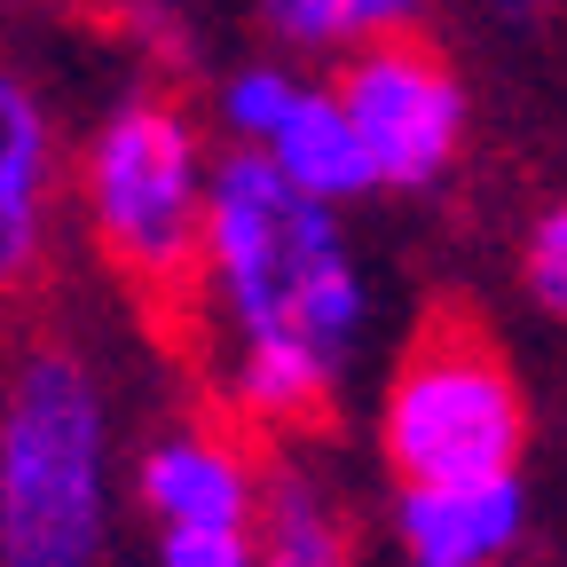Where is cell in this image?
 I'll return each instance as SVG.
<instances>
[{"mask_svg":"<svg viewBox=\"0 0 567 567\" xmlns=\"http://www.w3.org/2000/svg\"><path fill=\"white\" fill-rule=\"evenodd\" d=\"M205 205H213V166L174 103L126 95L87 151V213L111 268H126L151 292L189 284L205 260Z\"/></svg>","mask_w":567,"mask_h":567,"instance_id":"3957f363","label":"cell"},{"mask_svg":"<svg viewBox=\"0 0 567 567\" xmlns=\"http://www.w3.org/2000/svg\"><path fill=\"white\" fill-rule=\"evenodd\" d=\"M339 103L363 126L379 189H425L465 142V95L450 80V63L434 48H417V40L354 48L347 80H339Z\"/></svg>","mask_w":567,"mask_h":567,"instance_id":"5b68a950","label":"cell"},{"mask_svg":"<svg viewBox=\"0 0 567 567\" xmlns=\"http://www.w3.org/2000/svg\"><path fill=\"white\" fill-rule=\"evenodd\" d=\"M379 442H386L402 481H496V473H520L528 410H520V386L505 371V354H496L481 331H465V323L425 331L410 347V363L394 371V386H386Z\"/></svg>","mask_w":567,"mask_h":567,"instance_id":"277c9868","label":"cell"},{"mask_svg":"<svg viewBox=\"0 0 567 567\" xmlns=\"http://www.w3.org/2000/svg\"><path fill=\"white\" fill-rule=\"evenodd\" d=\"M205 268L229 300L237 339L308 347L331 371L347 363L354 331H363V276L347 260L331 205L292 189L260 151H237L213 166Z\"/></svg>","mask_w":567,"mask_h":567,"instance_id":"6da1fadb","label":"cell"},{"mask_svg":"<svg viewBox=\"0 0 567 567\" xmlns=\"http://www.w3.org/2000/svg\"><path fill=\"white\" fill-rule=\"evenodd\" d=\"M260 158L292 182V189L323 197V205H347V197L379 189V166H371V151H363V126L347 118L339 87H308V95L292 103V118L268 134Z\"/></svg>","mask_w":567,"mask_h":567,"instance_id":"9c48e42d","label":"cell"},{"mask_svg":"<svg viewBox=\"0 0 567 567\" xmlns=\"http://www.w3.org/2000/svg\"><path fill=\"white\" fill-rule=\"evenodd\" d=\"M142 488V505H151L158 528H252L260 520V481L252 465L229 450V442H213V434H166L151 457H142L134 473Z\"/></svg>","mask_w":567,"mask_h":567,"instance_id":"52a82bcc","label":"cell"},{"mask_svg":"<svg viewBox=\"0 0 567 567\" xmlns=\"http://www.w3.org/2000/svg\"><path fill=\"white\" fill-rule=\"evenodd\" d=\"M488 9L505 17V24H536V9H544V0H488Z\"/></svg>","mask_w":567,"mask_h":567,"instance_id":"2e32d148","label":"cell"},{"mask_svg":"<svg viewBox=\"0 0 567 567\" xmlns=\"http://www.w3.org/2000/svg\"><path fill=\"white\" fill-rule=\"evenodd\" d=\"M111 17L126 24V40L158 63H189V24H182V0H111Z\"/></svg>","mask_w":567,"mask_h":567,"instance_id":"5bb4252c","label":"cell"},{"mask_svg":"<svg viewBox=\"0 0 567 567\" xmlns=\"http://www.w3.org/2000/svg\"><path fill=\"white\" fill-rule=\"evenodd\" d=\"M528 528L520 473L496 481H402L394 496V544L410 567H496Z\"/></svg>","mask_w":567,"mask_h":567,"instance_id":"8992f818","label":"cell"},{"mask_svg":"<svg viewBox=\"0 0 567 567\" xmlns=\"http://www.w3.org/2000/svg\"><path fill=\"white\" fill-rule=\"evenodd\" d=\"M48 237V111L0 63V284L32 276Z\"/></svg>","mask_w":567,"mask_h":567,"instance_id":"ba28073f","label":"cell"},{"mask_svg":"<svg viewBox=\"0 0 567 567\" xmlns=\"http://www.w3.org/2000/svg\"><path fill=\"white\" fill-rule=\"evenodd\" d=\"M528 292H536L544 316H567V197L544 213L536 237H528Z\"/></svg>","mask_w":567,"mask_h":567,"instance_id":"9a60e30c","label":"cell"},{"mask_svg":"<svg viewBox=\"0 0 567 567\" xmlns=\"http://www.w3.org/2000/svg\"><path fill=\"white\" fill-rule=\"evenodd\" d=\"M417 0H260V24L284 48H379L402 40Z\"/></svg>","mask_w":567,"mask_h":567,"instance_id":"8fae6325","label":"cell"},{"mask_svg":"<svg viewBox=\"0 0 567 567\" xmlns=\"http://www.w3.org/2000/svg\"><path fill=\"white\" fill-rule=\"evenodd\" d=\"M158 567H260V536L252 528H158Z\"/></svg>","mask_w":567,"mask_h":567,"instance_id":"4fadbf2b","label":"cell"},{"mask_svg":"<svg viewBox=\"0 0 567 567\" xmlns=\"http://www.w3.org/2000/svg\"><path fill=\"white\" fill-rule=\"evenodd\" d=\"M308 87L292 80V71H276V63H245L237 80L221 87V118L237 126V142L245 151H268V134L292 118V103H300Z\"/></svg>","mask_w":567,"mask_h":567,"instance_id":"7c38bea8","label":"cell"},{"mask_svg":"<svg viewBox=\"0 0 567 567\" xmlns=\"http://www.w3.org/2000/svg\"><path fill=\"white\" fill-rule=\"evenodd\" d=\"M252 536H260V567H354V544H347V528L331 513V496L292 465H276L260 481Z\"/></svg>","mask_w":567,"mask_h":567,"instance_id":"30bf717a","label":"cell"},{"mask_svg":"<svg viewBox=\"0 0 567 567\" xmlns=\"http://www.w3.org/2000/svg\"><path fill=\"white\" fill-rule=\"evenodd\" d=\"M103 394L71 354H32L0 402V567H103Z\"/></svg>","mask_w":567,"mask_h":567,"instance_id":"7a4b0ae2","label":"cell"}]
</instances>
